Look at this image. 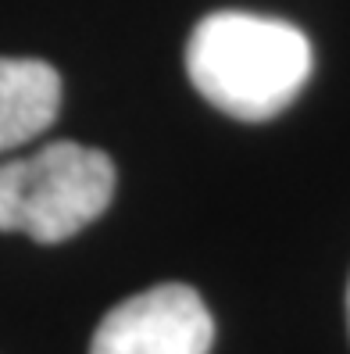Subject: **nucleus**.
Here are the masks:
<instances>
[{
  "mask_svg": "<svg viewBox=\"0 0 350 354\" xmlns=\"http://www.w3.org/2000/svg\"><path fill=\"white\" fill-rule=\"evenodd\" d=\"M186 72L197 93L243 122L275 118L311 75L307 36L269 15L215 11L186 44Z\"/></svg>",
  "mask_w": 350,
  "mask_h": 354,
  "instance_id": "obj_1",
  "label": "nucleus"
},
{
  "mask_svg": "<svg viewBox=\"0 0 350 354\" xmlns=\"http://www.w3.org/2000/svg\"><path fill=\"white\" fill-rule=\"evenodd\" d=\"M115 161L72 140L47 143L0 165V233L61 243L108 212Z\"/></svg>",
  "mask_w": 350,
  "mask_h": 354,
  "instance_id": "obj_2",
  "label": "nucleus"
},
{
  "mask_svg": "<svg viewBox=\"0 0 350 354\" xmlns=\"http://www.w3.org/2000/svg\"><path fill=\"white\" fill-rule=\"evenodd\" d=\"M215 319L186 283H161L100 319L90 354H208Z\"/></svg>",
  "mask_w": 350,
  "mask_h": 354,
  "instance_id": "obj_3",
  "label": "nucleus"
},
{
  "mask_svg": "<svg viewBox=\"0 0 350 354\" xmlns=\"http://www.w3.org/2000/svg\"><path fill=\"white\" fill-rule=\"evenodd\" d=\"M61 111V75L39 57H0V154L43 136Z\"/></svg>",
  "mask_w": 350,
  "mask_h": 354,
  "instance_id": "obj_4",
  "label": "nucleus"
},
{
  "mask_svg": "<svg viewBox=\"0 0 350 354\" xmlns=\"http://www.w3.org/2000/svg\"><path fill=\"white\" fill-rule=\"evenodd\" d=\"M347 315H350V290H347Z\"/></svg>",
  "mask_w": 350,
  "mask_h": 354,
  "instance_id": "obj_5",
  "label": "nucleus"
}]
</instances>
